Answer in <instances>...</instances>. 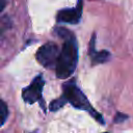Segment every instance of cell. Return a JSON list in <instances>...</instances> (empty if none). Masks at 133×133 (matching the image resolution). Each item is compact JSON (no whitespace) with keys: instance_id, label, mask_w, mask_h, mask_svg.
<instances>
[{"instance_id":"cell-7","label":"cell","mask_w":133,"mask_h":133,"mask_svg":"<svg viewBox=\"0 0 133 133\" xmlns=\"http://www.w3.org/2000/svg\"><path fill=\"white\" fill-rule=\"evenodd\" d=\"M65 103H66L65 98H64L63 96H61L60 98H58V99H56V100H53V101L50 103L49 108H50L51 111H56V110L60 109Z\"/></svg>"},{"instance_id":"cell-9","label":"cell","mask_w":133,"mask_h":133,"mask_svg":"<svg viewBox=\"0 0 133 133\" xmlns=\"http://www.w3.org/2000/svg\"><path fill=\"white\" fill-rule=\"evenodd\" d=\"M95 43H96V34L94 33L91 38H90V42H89V51H88V53H89L90 56L96 52V50H95Z\"/></svg>"},{"instance_id":"cell-10","label":"cell","mask_w":133,"mask_h":133,"mask_svg":"<svg viewBox=\"0 0 133 133\" xmlns=\"http://www.w3.org/2000/svg\"><path fill=\"white\" fill-rule=\"evenodd\" d=\"M127 118H128V115H126V114H124L122 112H117L115 117H114V123H122Z\"/></svg>"},{"instance_id":"cell-5","label":"cell","mask_w":133,"mask_h":133,"mask_svg":"<svg viewBox=\"0 0 133 133\" xmlns=\"http://www.w3.org/2000/svg\"><path fill=\"white\" fill-rule=\"evenodd\" d=\"M82 15V1L78 0V4L73 8H64L58 11L56 16V20L59 23H69V24H77L81 19Z\"/></svg>"},{"instance_id":"cell-4","label":"cell","mask_w":133,"mask_h":133,"mask_svg":"<svg viewBox=\"0 0 133 133\" xmlns=\"http://www.w3.org/2000/svg\"><path fill=\"white\" fill-rule=\"evenodd\" d=\"M44 84H45V81L43 79V76L42 75L36 76L32 80V82L26 88L23 89V91H22L23 100L28 104H32V103L38 101L43 94Z\"/></svg>"},{"instance_id":"cell-11","label":"cell","mask_w":133,"mask_h":133,"mask_svg":"<svg viewBox=\"0 0 133 133\" xmlns=\"http://www.w3.org/2000/svg\"><path fill=\"white\" fill-rule=\"evenodd\" d=\"M5 6V0H0V11L4 8Z\"/></svg>"},{"instance_id":"cell-6","label":"cell","mask_w":133,"mask_h":133,"mask_svg":"<svg viewBox=\"0 0 133 133\" xmlns=\"http://www.w3.org/2000/svg\"><path fill=\"white\" fill-rule=\"evenodd\" d=\"M91 59L94 63H104L110 59V53L106 50H102L99 52H95L91 55Z\"/></svg>"},{"instance_id":"cell-1","label":"cell","mask_w":133,"mask_h":133,"mask_svg":"<svg viewBox=\"0 0 133 133\" xmlns=\"http://www.w3.org/2000/svg\"><path fill=\"white\" fill-rule=\"evenodd\" d=\"M78 62V47L75 37L65 39L56 62V77L69 78L75 71Z\"/></svg>"},{"instance_id":"cell-12","label":"cell","mask_w":133,"mask_h":133,"mask_svg":"<svg viewBox=\"0 0 133 133\" xmlns=\"http://www.w3.org/2000/svg\"><path fill=\"white\" fill-rule=\"evenodd\" d=\"M105 133H108V132H105Z\"/></svg>"},{"instance_id":"cell-8","label":"cell","mask_w":133,"mask_h":133,"mask_svg":"<svg viewBox=\"0 0 133 133\" xmlns=\"http://www.w3.org/2000/svg\"><path fill=\"white\" fill-rule=\"evenodd\" d=\"M8 116V109L4 101L0 100V127L5 123Z\"/></svg>"},{"instance_id":"cell-2","label":"cell","mask_w":133,"mask_h":133,"mask_svg":"<svg viewBox=\"0 0 133 133\" xmlns=\"http://www.w3.org/2000/svg\"><path fill=\"white\" fill-rule=\"evenodd\" d=\"M66 102H69L73 107L81 110H86L92 115L99 123L104 124L103 117L100 113H98L89 104L85 95L80 90V88L75 84V82H66L63 84V95Z\"/></svg>"},{"instance_id":"cell-3","label":"cell","mask_w":133,"mask_h":133,"mask_svg":"<svg viewBox=\"0 0 133 133\" xmlns=\"http://www.w3.org/2000/svg\"><path fill=\"white\" fill-rule=\"evenodd\" d=\"M59 55L58 47L55 43L49 42L43 45L35 54V58L38 61L39 64H42L45 68H54L56 66L57 58Z\"/></svg>"}]
</instances>
